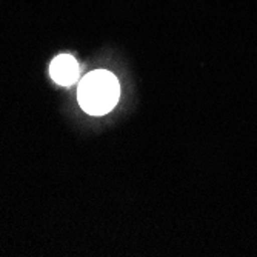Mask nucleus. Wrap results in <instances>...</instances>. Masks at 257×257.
Returning a JSON list of instances; mask_svg holds the SVG:
<instances>
[{
    "label": "nucleus",
    "mask_w": 257,
    "mask_h": 257,
    "mask_svg": "<svg viewBox=\"0 0 257 257\" xmlns=\"http://www.w3.org/2000/svg\"><path fill=\"white\" fill-rule=\"evenodd\" d=\"M119 96V80L106 69H96L86 74L77 91L82 109L91 115H103L109 112L117 103Z\"/></svg>",
    "instance_id": "nucleus-1"
},
{
    "label": "nucleus",
    "mask_w": 257,
    "mask_h": 257,
    "mask_svg": "<svg viewBox=\"0 0 257 257\" xmlns=\"http://www.w3.org/2000/svg\"><path fill=\"white\" fill-rule=\"evenodd\" d=\"M50 76L59 85L63 86L73 85L79 76V65L76 59L68 54L57 56L50 65Z\"/></svg>",
    "instance_id": "nucleus-2"
}]
</instances>
